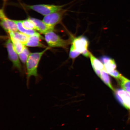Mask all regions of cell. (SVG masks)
<instances>
[{
	"label": "cell",
	"mask_w": 130,
	"mask_h": 130,
	"mask_svg": "<svg viewBox=\"0 0 130 130\" xmlns=\"http://www.w3.org/2000/svg\"><path fill=\"white\" fill-rule=\"evenodd\" d=\"M50 48L48 47L41 52L30 53L29 55L26 62L27 87H29V82L31 76H34L36 77H38L37 68L39 63L43 55Z\"/></svg>",
	"instance_id": "cell-1"
},
{
	"label": "cell",
	"mask_w": 130,
	"mask_h": 130,
	"mask_svg": "<svg viewBox=\"0 0 130 130\" xmlns=\"http://www.w3.org/2000/svg\"><path fill=\"white\" fill-rule=\"evenodd\" d=\"M45 39L51 47H60L67 49L70 43V40L63 39L53 31H49L45 34Z\"/></svg>",
	"instance_id": "cell-2"
},
{
	"label": "cell",
	"mask_w": 130,
	"mask_h": 130,
	"mask_svg": "<svg viewBox=\"0 0 130 130\" xmlns=\"http://www.w3.org/2000/svg\"><path fill=\"white\" fill-rule=\"evenodd\" d=\"M89 45L87 37L81 36L73 39L70 49L79 52L86 57H89L90 53L88 50Z\"/></svg>",
	"instance_id": "cell-3"
},
{
	"label": "cell",
	"mask_w": 130,
	"mask_h": 130,
	"mask_svg": "<svg viewBox=\"0 0 130 130\" xmlns=\"http://www.w3.org/2000/svg\"><path fill=\"white\" fill-rule=\"evenodd\" d=\"M66 5L58 6L52 5L39 4L26 6L29 9L35 11L45 16L52 13L62 10Z\"/></svg>",
	"instance_id": "cell-4"
},
{
	"label": "cell",
	"mask_w": 130,
	"mask_h": 130,
	"mask_svg": "<svg viewBox=\"0 0 130 130\" xmlns=\"http://www.w3.org/2000/svg\"><path fill=\"white\" fill-rule=\"evenodd\" d=\"M5 45L9 59L12 61L14 67L17 68L20 72H22V66L19 60L18 54L14 49L10 39H8L6 40Z\"/></svg>",
	"instance_id": "cell-5"
},
{
	"label": "cell",
	"mask_w": 130,
	"mask_h": 130,
	"mask_svg": "<svg viewBox=\"0 0 130 130\" xmlns=\"http://www.w3.org/2000/svg\"><path fill=\"white\" fill-rule=\"evenodd\" d=\"M66 11L62 10L45 16L43 21L47 25L54 28L55 26L61 22Z\"/></svg>",
	"instance_id": "cell-6"
},
{
	"label": "cell",
	"mask_w": 130,
	"mask_h": 130,
	"mask_svg": "<svg viewBox=\"0 0 130 130\" xmlns=\"http://www.w3.org/2000/svg\"><path fill=\"white\" fill-rule=\"evenodd\" d=\"M1 25L5 31L9 34L10 32L18 31L17 24L14 20L8 19L5 14L3 9L0 12Z\"/></svg>",
	"instance_id": "cell-7"
},
{
	"label": "cell",
	"mask_w": 130,
	"mask_h": 130,
	"mask_svg": "<svg viewBox=\"0 0 130 130\" xmlns=\"http://www.w3.org/2000/svg\"><path fill=\"white\" fill-rule=\"evenodd\" d=\"M115 92L118 101L125 108L130 110V93L123 89H118Z\"/></svg>",
	"instance_id": "cell-8"
},
{
	"label": "cell",
	"mask_w": 130,
	"mask_h": 130,
	"mask_svg": "<svg viewBox=\"0 0 130 130\" xmlns=\"http://www.w3.org/2000/svg\"><path fill=\"white\" fill-rule=\"evenodd\" d=\"M33 22L35 26L36 30H37L41 33L45 34L49 31H54V27L50 26L47 25L43 21L34 18H29Z\"/></svg>",
	"instance_id": "cell-9"
},
{
	"label": "cell",
	"mask_w": 130,
	"mask_h": 130,
	"mask_svg": "<svg viewBox=\"0 0 130 130\" xmlns=\"http://www.w3.org/2000/svg\"><path fill=\"white\" fill-rule=\"evenodd\" d=\"M43 39L40 34L37 32L36 34L29 36V40L25 46L46 48V46L40 42V40Z\"/></svg>",
	"instance_id": "cell-10"
},
{
	"label": "cell",
	"mask_w": 130,
	"mask_h": 130,
	"mask_svg": "<svg viewBox=\"0 0 130 130\" xmlns=\"http://www.w3.org/2000/svg\"><path fill=\"white\" fill-rule=\"evenodd\" d=\"M101 61L104 66L105 70L108 74L116 70L117 64L115 60L109 57L103 56L101 58Z\"/></svg>",
	"instance_id": "cell-11"
},
{
	"label": "cell",
	"mask_w": 130,
	"mask_h": 130,
	"mask_svg": "<svg viewBox=\"0 0 130 130\" xmlns=\"http://www.w3.org/2000/svg\"><path fill=\"white\" fill-rule=\"evenodd\" d=\"M91 64L94 71L100 77L101 71L105 69L104 66L101 61L98 59L90 53L89 55Z\"/></svg>",
	"instance_id": "cell-12"
},
{
	"label": "cell",
	"mask_w": 130,
	"mask_h": 130,
	"mask_svg": "<svg viewBox=\"0 0 130 130\" xmlns=\"http://www.w3.org/2000/svg\"><path fill=\"white\" fill-rule=\"evenodd\" d=\"M13 32H10L9 34L14 48L18 54H19L23 50L25 45L23 44L19 40L15 38Z\"/></svg>",
	"instance_id": "cell-13"
},
{
	"label": "cell",
	"mask_w": 130,
	"mask_h": 130,
	"mask_svg": "<svg viewBox=\"0 0 130 130\" xmlns=\"http://www.w3.org/2000/svg\"><path fill=\"white\" fill-rule=\"evenodd\" d=\"M17 24L18 30L19 31L26 35L30 36L37 33L35 30H28L24 28L22 25V21L14 20Z\"/></svg>",
	"instance_id": "cell-14"
},
{
	"label": "cell",
	"mask_w": 130,
	"mask_h": 130,
	"mask_svg": "<svg viewBox=\"0 0 130 130\" xmlns=\"http://www.w3.org/2000/svg\"><path fill=\"white\" fill-rule=\"evenodd\" d=\"M13 32L15 38L23 44L26 45L29 40L30 36L20 31H17Z\"/></svg>",
	"instance_id": "cell-15"
},
{
	"label": "cell",
	"mask_w": 130,
	"mask_h": 130,
	"mask_svg": "<svg viewBox=\"0 0 130 130\" xmlns=\"http://www.w3.org/2000/svg\"><path fill=\"white\" fill-rule=\"evenodd\" d=\"M100 77L106 85L112 90L115 91V89L112 85L109 76L105 69L101 71Z\"/></svg>",
	"instance_id": "cell-16"
},
{
	"label": "cell",
	"mask_w": 130,
	"mask_h": 130,
	"mask_svg": "<svg viewBox=\"0 0 130 130\" xmlns=\"http://www.w3.org/2000/svg\"><path fill=\"white\" fill-rule=\"evenodd\" d=\"M120 79L122 88L130 93V80L122 75Z\"/></svg>",
	"instance_id": "cell-17"
},
{
	"label": "cell",
	"mask_w": 130,
	"mask_h": 130,
	"mask_svg": "<svg viewBox=\"0 0 130 130\" xmlns=\"http://www.w3.org/2000/svg\"><path fill=\"white\" fill-rule=\"evenodd\" d=\"M30 54L28 48L25 46L22 52L18 54L19 58L23 63H26Z\"/></svg>",
	"instance_id": "cell-18"
},
{
	"label": "cell",
	"mask_w": 130,
	"mask_h": 130,
	"mask_svg": "<svg viewBox=\"0 0 130 130\" xmlns=\"http://www.w3.org/2000/svg\"><path fill=\"white\" fill-rule=\"evenodd\" d=\"M23 26L24 28L28 30H36L35 26L32 21L29 18L26 20L22 21Z\"/></svg>",
	"instance_id": "cell-19"
},
{
	"label": "cell",
	"mask_w": 130,
	"mask_h": 130,
	"mask_svg": "<svg viewBox=\"0 0 130 130\" xmlns=\"http://www.w3.org/2000/svg\"><path fill=\"white\" fill-rule=\"evenodd\" d=\"M115 79H120L122 76L121 74L116 69L112 71L108 74Z\"/></svg>",
	"instance_id": "cell-20"
},
{
	"label": "cell",
	"mask_w": 130,
	"mask_h": 130,
	"mask_svg": "<svg viewBox=\"0 0 130 130\" xmlns=\"http://www.w3.org/2000/svg\"><path fill=\"white\" fill-rule=\"evenodd\" d=\"M81 54L80 53L74 50L70 49V50L69 56L71 59H74L77 57Z\"/></svg>",
	"instance_id": "cell-21"
},
{
	"label": "cell",
	"mask_w": 130,
	"mask_h": 130,
	"mask_svg": "<svg viewBox=\"0 0 130 130\" xmlns=\"http://www.w3.org/2000/svg\"><path fill=\"white\" fill-rule=\"evenodd\" d=\"M4 1L5 2L6 1V0H4Z\"/></svg>",
	"instance_id": "cell-22"
}]
</instances>
